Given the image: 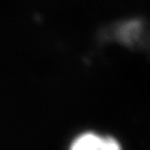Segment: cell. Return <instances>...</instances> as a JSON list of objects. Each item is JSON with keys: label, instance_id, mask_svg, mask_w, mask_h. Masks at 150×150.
Wrapping results in <instances>:
<instances>
[{"label": "cell", "instance_id": "1", "mask_svg": "<svg viewBox=\"0 0 150 150\" xmlns=\"http://www.w3.org/2000/svg\"><path fill=\"white\" fill-rule=\"evenodd\" d=\"M69 150H123L121 143L110 135L86 131L79 134Z\"/></svg>", "mask_w": 150, "mask_h": 150}]
</instances>
